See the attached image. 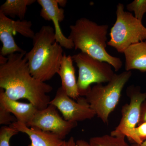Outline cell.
Returning <instances> with one entry per match:
<instances>
[{
  "mask_svg": "<svg viewBox=\"0 0 146 146\" xmlns=\"http://www.w3.org/2000/svg\"><path fill=\"white\" fill-rule=\"evenodd\" d=\"M26 53L9 55L6 63L0 65V87L11 99H25L38 110L45 109L51 101L47 94L52 91V86L33 76Z\"/></svg>",
  "mask_w": 146,
  "mask_h": 146,
  "instance_id": "6da1fadb",
  "label": "cell"
},
{
  "mask_svg": "<svg viewBox=\"0 0 146 146\" xmlns=\"http://www.w3.org/2000/svg\"><path fill=\"white\" fill-rule=\"evenodd\" d=\"M64 53L56 40L54 28L43 26L33 39V47L25 56L30 72L39 81L49 80L58 74Z\"/></svg>",
  "mask_w": 146,
  "mask_h": 146,
  "instance_id": "7a4b0ae2",
  "label": "cell"
},
{
  "mask_svg": "<svg viewBox=\"0 0 146 146\" xmlns=\"http://www.w3.org/2000/svg\"><path fill=\"white\" fill-rule=\"evenodd\" d=\"M108 28V25H99L87 18H81L70 26L68 37L73 42L75 49L107 62L117 72L122 67L123 63L121 58L112 56L106 50Z\"/></svg>",
  "mask_w": 146,
  "mask_h": 146,
  "instance_id": "3957f363",
  "label": "cell"
},
{
  "mask_svg": "<svg viewBox=\"0 0 146 146\" xmlns=\"http://www.w3.org/2000/svg\"><path fill=\"white\" fill-rule=\"evenodd\" d=\"M131 76V71L115 74L106 85L96 84L85 96L96 116L106 124H108L110 115L119 104L122 91Z\"/></svg>",
  "mask_w": 146,
  "mask_h": 146,
  "instance_id": "277c9868",
  "label": "cell"
},
{
  "mask_svg": "<svg viewBox=\"0 0 146 146\" xmlns=\"http://www.w3.org/2000/svg\"><path fill=\"white\" fill-rule=\"evenodd\" d=\"M116 13L117 18L110 29L107 45L123 53L131 45L145 41L146 27L132 13L125 11L123 4H118Z\"/></svg>",
  "mask_w": 146,
  "mask_h": 146,
  "instance_id": "5b68a950",
  "label": "cell"
},
{
  "mask_svg": "<svg viewBox=\"0 0 146 146\" xmlns=\"http://www.w3.org/2000/svg\"><path fill=\"white\" fill-rule=\"evenodd\" d=\"M78 68L77 86L80 97L86 96L91 90V84L108 83L115 73L110 64L91 57L87 54L78 53L72 56Z\"/></svg>",
  "mask_w": 146,
  "mask_h": 146,
  "instance_id": "8992f818",
  "label": "cell"
},
{
  "mask_svg": "<svg viewBox=\"0 0 146 146\" xmlns=\"http://www.w3.org/2000/svg\"><path fill=\"white\" fill-rule=\"evenodd\" d=\"M126 94L130 102L122 107L120 122L110 134L112 136H125L130 143L134 144V129L138 125L141 105L146 98V93L141 92L140 86L132 85L127 88Z\"/></svg>",
  "mask_w": 146,
  "mask_h": 146,
  "instance_id": "52a82bcc",
  "label": "cell"
},
{
  "mask_svg": "<svg viewBox=\"0 0 146 146\" xmlns=\"http://www.w3.org/2000/svg\"><path fill=\"white\" fill-rule=\"evenodd\" d=\"M32 26L31 21H14L0 12V40L3 44L1 54L5 56L15 53L25 52L16 44L13 35L18 33L33 39L35 33Z\"/></svg>",
  "mask_w": 146,
  "mask_h": 146,
  "instance_id": "ba28073f",
  "label": "cell"
},
{
  "mask_svg": "<svg viewBox=\"0 0 146 146\" xmlns=\"http://www.w3.org/2000/svg\"><path fill=\"white\" fill-rule=\"evenodd\" d=\"M75 102L67 95L60 86L49 104L53 105L62 113L63 119L68 121H81L91 119L96 114L85 98L80 97Z\"/></svg>",
  "mask_w": 146,
  "mask_h": 146,
  "instance_id": "9c48e42d",
  "label": "cell"
},
{
  "mask_svg": "<svg viewBox=\"0 0 146 146\" xmlns=\"http://www.w3.org/2000/svg\"><path fill=\"white\" fill-rule=\"evenodd\" d=\"M57 109L54 106L49 104L45 109L38 110L31 121L27 125L52 132L63 140L77 126L78 123L66 121L59 115Z\"/></svg>",
  "mask_w": 146,
  "mask_h": 146,
  "instance_id": "30bf717a",
  "label": "cell"
},
{
  "mask_svg": "<svg viewBox=\"0 0 146 146\" xmlns=\"http://www.w3.org/2000/svg\"><path fill=\"white\" fill-rule=\"evenodd\" d=\"M42 7L40 16L45 20L52 21L54 25L56 40L63 48L68 49L74 48L73 42L63 34L60 23L65 18L64 10L59 8L58 0H37Z\"/></svg>",
  "mask_w": 146,
  "mask_h": 146,
  "instance_id": "8fae6325",
  "label": "cell"
},
{
  "mask_svg": "<svg viewBox=\"0 0 146 146\" xmlns=\"http://www.w3.org/2000/svg\"><path fill=\"white\" fill-rule=\"evenodd\" d=\"M19 132L27 134L31 141L28 146H63L64 141L58 135L38 128L29 127L26 125L16 121L10 125Z\"/></svg>",
  "mask_w": 146,
  "mask_h": 146,
  "instance_id": "7c38bea8",
  "label": "cell"
},
{
  "mask_svg": "<svg viewBox=\"0 0 146 146\" xmlns=\"http://www.w3.org/2000/svg\"><path fill=\"white\" fill-rule=\"evenodd\" d=\"M0 104L13 114L17 121L27 125L34 117L38 109L32 104L24 103L11 99L0 89Z\"/></svg>",
  "mask_w": 146,
  "mask_h": 146,
  "instance_id": "4fadbf2b",
  "label": "cell"
},
{
  "mask_svg": "<svg viewBox=\"0 0 146 146\" xmlns=\"http://www.w3.org/2000/svg\"><path fill=\"white\" fill-rule=\"evenodd\" d=\"M73 62L72 56L66 55L64 53L57 74L61 79V87L63 90L69 97L77 100L80 96L78 89L77 80L76 79Z\"/></svg>",
  "mask_w": 146,
  "mask_h": 146,
  "instance_id": "5bb4252c",
  "label": "cell"
},
{
  "mask_svg": "<svg viewBox=\"0 0 146 146\" xmlns=\"http://www.w3.org/2000/svg\"><path fill=\"white\" fill-rule=\"evenodd\" d=\"M125 58V70H136L146 72V41L131 45L123 52Z\"/></svg>",
  "mask_w": 146,
  "mask_h": 146,
  "instance_id": "9a60e30c",
  "label": "cell"
},
{
  "mask_svg": "<svg viewBox=\"0 0 146 146\" xmlns=\"http://www.w3.org/2000/svg\"><path fill=\"white\" fill-rule=\"evenodd\" d=\"M35 0H7L0 7V12L12 18L18 17L23 20L28 6L35 2Z\"/></svg>",
  "mask_w": 146,
  "mask_h": 146,
  "instance_id": "2e32d148",
  "label": "cell"
},
{
  "mask_svg": "<svg viewBox=\"0 0 146 146\" xmlns=\"http://www.w3.org/2000/svg\"><path fill=\"white\" fill-rule=\"evenodd\" d=\"M124 136H112L110 134L95 136L90 138L89 146H131Z\"/></svg>",
  "mask_w": 146,
  "mask_h": 146,
  "instance_id": "e0dca14e",
  "label": "cell"
},
{
  "mask_svg": "<svg viewBox=\"0 0 146 146\" xmlns=\"http://www.w3.org/2000/svg\"><path fill=\"white\" fill-rule=\"evenodd\" d=\"M127 9L134 12V16L142 21L146 13V0H134L127 5Z\"/></svg>",
  "mask_w": 146,
  "mask_h": 146,
  "instance_id": "ac0fdd59",
  "label": "cell"
},
{
  "mask_svg": "<svg viewBox=\"0 0 146 146\" xmlns=\"http://www.w3.org/2000/svg\"><path fill=\"white\" fill-rule=\"evenodd\" d=\"M19 132L11 126H3L0 129V146H10V140Z\"/></svg>",
  "mask_w": 146,
  "mask_h": 146,
  "instance_id": "d6986e66",
  "label": "cell"
},
{
  "mask_svg": "<svg viewBox=\"0 0 146 146\" xmlns=\"http://www.w3.org/2000/svg\"><path fill=\"white\" fill-rule=\"evenodd\" d=\"M134 144L141 145L146 141V123L137 126L134 131Z\"/></svg>",
  "mask_w": 146,
  "mask_h": 146,
  "instance_id": "ffe728a7",
  "label": "cell"
},
{
  "mask_svg": "<svg viewBox=\"0 0 146 146\" xmlns=\"http://www.w3.org/2000/svg\"><path fill=\"white\" fill-rule=\"evenodd\" d=\"M17 121L15 116L11 115V113L0 104V124L10 126Z\"/></svg>",
  "mask_w": 146,
  "mask_h": 146,
  "instance_id": "44dd1931",
  "label": "cell"
},
{
  "mask_svg": "<svg viewBox=\"0 0 146 146\" xmlns=\"http://www.w3.org/2000/svg\"><path fill=\"white\" fill-rule=\"evenodd\" d=\"M145 123H146V98L141 105L140 118L138 125Z\"/></svg>",
  "mask_w": 146,
  "mask_h": 146,
  "instance_id": "7402d4cb",
  "label": "cell"
},
{
  "mask_svg": "<svg viewBox=\"0 0 146 146\" xmlns=\"http://www.w3.org/2000/svg\"><path fill=\"white\" fill-rule=\"evenodd\" d=\"M63 146H78L76 141L73 137H71L67 141H64Z\"/></svg>",
  "mask_w": 146,
  "mask_h": 146,
  "instance_id": "603a6c76",
  "label": "cell"
},
{
  "mask_svg": "<svg viewBox=\"0 0 146 146\" xmlns=\"http://www.w3.org/2000/svg\"><path fill=\"white\" fill-rule=\"evenodd\" d=\"M76 143L78 146H89V143L83 140H78Z\"/></svg>",
  "mask_w": 146,
  "mask_h": 146,
  "instance_id": "cb8c5ba5",
  "label": "cell"
},
{
  "mask_svg": "<svg viewBox=\"0 0 146 146\" xmlns=\"http://www.w3.org/2000/svg\"><path fill=\"white\" fill-rule=\"evenodd\" d=\"M58 5L61 7H65L67 4V1L66 0H58Z\"/></svg>",
  "mask_w": 146,
  "mask_h": 146,
  "instance_id": "d4e9b609",
  "label": "cell"
},
{
  "mask_svg": "<svg viewBox=\"0 0 146 146\" xmlns=\"http://www.w3.org/2000/svg\"><path fill=\"white\" fill-rule=\"evenodd\" d=\"M131 146H146V141H144L143 143H142L141 145H138V144H132L131 145Z\"/></svg>",
  "mask_w": 146,
  "mask_h": 146,
  "instance_id": "484cf974",
  "label": "cell"
}]
</instances>
